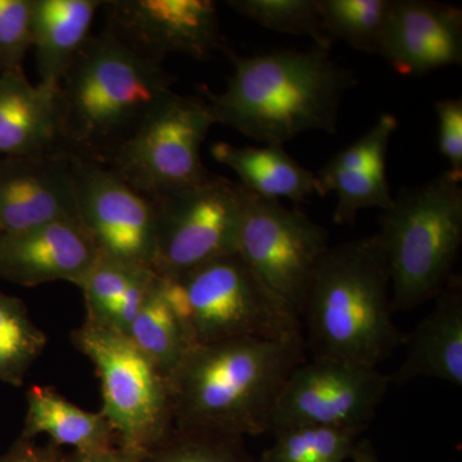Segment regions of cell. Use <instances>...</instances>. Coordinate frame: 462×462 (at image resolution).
I'll return each instance as SVG.
<instances>
[{
  "mask_svg": "<svg viewBox=\"0 0 462 462\" xmlns=\"http://www.w3.org/2000/svg\"><path fill=\"white\" fill-rule=\"evenodd\" d=\"M305 338H238L191 346L170 376L173 427L245 438L270 430Z\"/></svg>",
  "mask_w": 462,
  "mask_h": 462,
  "instance_id": "6da1fadb",
  "label": "cell"
},
{
  "mask_svg": "<svg viewBox=\"0 0 462 462\" xmlns=\"http://www.w3.org/2000/svg\"><path fill=\"white\" fill-rule=\"evenodd\" d=\"M226 54L234 66L226 89L206 90L203 97L216 125L276 145L306 132L337 133L340 102L356 78L331 60L329 51Z\"/></svg>",
  "mask_w": 462,
  "mask_h": 462,
  "instance_id": "7a4b0ae2",
  "label": "cell"
},
{
  "mask_svg": "<svg viewBox=\"0 0 462 462\" xmlns=\"http://www.w3.org/2000/svg\"><path fill=\"white\" fill-rule=\"evenodd\" d=\"M175 76L103 30L91 35L58 84L63 147L106 165L171 93Z\"/></svg>",
  "mask_w": 462,
  "mask_h": 462,
  "instance_id": "3957f363",
  "label": "cell"
},
{
  "mask_svg": "<svg viewBox=\"0 0 462 462\" xmlns=\"http://www.w3.org/2000/svg\"><path fill=\"white\" fill-rule=\"evenodd\" d=\"M392 311L391 276L378 236L329 247L302 312L312 358L378 369L403 342Z\"/></svg>",
  "mask_w": 462,
  "mask_h": 462,
  "instance_id": "277c9868",
  "label": "cell"
},
{
  "mask_svg": "<svg viewBox=\"0 0 462 462\" xmlns=\"http://www.w3.org/2000/svg\"><path fill=\"white\" fill-rule=\"evenodd\" d=\"M462 176L447 171L403 189L380 216L393 310L437 297L448 282L462 243Z\"/></svg>",
  "mask_w": 462,
  "mask_h": 462,
  "instance_id": "5b68a950",
  "label": "cell"
},
{
  "mask_svg": "<svg viewBox=\"0 0 462 462\" xmlns=\"http://www.w3.org/2000/svg\"><path fill=\"white\" fill-rule=\"evenodd\" d=\"M160 288L190 346L303 338L300 319L257 281L236 252L178 278H160Z\"/></svg>",
  "mask_w": 462,
  "mask_h": 462,
  "instance_id": "8992f818",
  "label": "cell"
},
{
  "mask_svg": "<svg viewBox=\"0 0 462 462\" xmlns=\"http://www.w3.org/2000/svg\"><path fill=\"white\" fill-rule=\"evenodd\" d=\"M100 380L102 409L117 447L141 458L173 428L170 380L124 333L85 319L72 331Z\"/></svg>",
  "mask_w": 462,
  "mask_h": 462,
  "instance_id": "52a82bcc",
  "label": "cell"
},
{
  "mask_svg": "<svg viewBox=\"0 0 462 462\" xmlns=\"http://www.w3.org/2000/svg\"><path fill=\"white\" fill-rule=\"evenodd\" d=\"M214 125L203 97L172 90L103 166L156 202L196 184L209 172L200 148Z\"/></svg>",
  "mask_w": 462,
  "mask_h": 462,
  "instance_id": "ba28073f",
  "label": "cell"
},
{
  "mask_svg": "<svg viewBox=\"0 0 462 462\" xmlns=\"http://www.w3.org/2000/svg\"><path fill=\"white\" fill-rule=\"evenodd\" d=\"M328 239V230L303 212L245 189L236 252L300 319Z\"/></svg>",
  "mask_w": 462,
  "mask_h": 462,
  "instance_id": "9c48e42d",
  "label": "cell"
},
{
  "mask_svg": "<svg viewBox=\"0 0 462 462\" xmlns=\"http://www.w3.org/2000/svg\"><path fill=\"white\" fill-rule=\"evenodd\" d=\"M245 189L209 171L190 187L153 202L157 209L158 278H178L207 263L236 254Z\"/></svg>",
  "mask_w": 462,
  "mask_h": 462,
  "instance_id": "30bf717a",
  "label": "cell"
},
{
  "mask_svg": "<svg viewBox=\"0 0 462 462\" xmlns=\"http://www.w3.org/2000/svg\"><path fill=\"white\" fill-rule=\"evenodd\" d=\"M391 382V376L375 367L330 358L306 360L288 376L269 431L276 434L300 427L364 430Z\"/></svg>",
  "mask_w": 462,
  "mask_h": 462,
  "instance_id": "8fae6325",
  "label": "cell"
},
{
  "mask_svg": "<svg viewBox=\"0 0 462 462\" xmlns=\"http://www.w3.org/2000/svg\"><path fill=\"white\" fill-rule=\"evenodd\" d=\"M76 214L99 257L153 270L156 205L100 163L74 158Z\"/></svg>",
  "mask_w": 462,
  "mask_h": 462,
  "instance_id": "7c38bea8",
  "label": "cell"
},
{
  "mask_svg": "<svg viewBox=\"0 0 462 462\" xmlns=\"http://www.w3.org/2000/svg\"><path fill=\"white\" fill-rule=\"evenodd\" d=\"M106 32L148 60L169 54L207 60L224 50L217 11L211 0H107Z\"/></svg>",
  "mask_w": 462,
  "mask_h": 462,
  "instance_id": "4fadbf2b",
  "label": "cell"
},
{
  "mask_svg": "<svg viewBox=\"0 0 462 462\" xmlns=\"http://www.w3.org/2000/svg\"><path fill=\"white\" fill-rule=\"evenodd\" d=\"M78 221L74 157L0 156V233Z\"/></svg>",
  "mask_w": 462,
  "mask_h": 462,
  "instance_id": "5bb4252c",
  "label": "cell"
},
{
  "mask_svg": "<svg viewBox=\"0 0 462 462\" xmlns=\"http://www.w3.org/2000/svg\"><path fill=\"white\" fill-rule=\"evenodd\" d=\"M379 54L398 74L412 78L461 65V9L428 0H393Z\"/></svg>",
  "mask_w": 462,
  "mask_h": 462,
  "instance_id": "9a60e30c",
  "label": "cell"
},
{
  "mask_svg": "<svg viewBox=\"0 0 462 462\" xmlns=\"http://www.w3.org/2000/svg\"><path fill=\"white\" fill-rule=\"evenodd\" d=\"M97 258L96 248L78 221L0 233V281L20 287L56 282L79 287Z\"/></svg>",
  "mask_w": 462,
  "mask_h": 462,
  "instance_id": "2e32d148",
  "label": "cell"
},
{
  "mask_svg": "<svg viewBox=\"0 0 462 462\" xmlns=\"http://www.w3.org/2000/svg\"><path fill=\"white\" fill-rule=\"evenodd\" d=\"M396 116L383 114L357 142L334 154L318 175L325 196L337 194L334 223L352 224L363 209L385 211L393 203L387 179V152L397 132Z\"/></svg>",
  "mask_w": 462,
  "mask_h": 462,
  "instance_id": "e0dca14e",
  "label": "cell"
},
{
  "mask_svg": "<svg viewBox=\"0 0 462 462\" xmlns=\"http://www.w3.org/2000/svg\"><path fill=\"white\" fill-rule=\"evenodd\" d=\"M66 153L58 85L30 83L21 69L0 72V156Z\"/></svg>",
  "mask_w": 462,
  "mask_h": 462,
  "instance_id": "ac0fdd59",
  "label": "cell"
},
{
  "mask_svg": "<svg viewBox=\"0 0 462 462\" xmlns=\"http://www.w3.org/2000/svg\"><path fill=\"white\" fill-rule=\"evenodd\" d=\"M418 378L462 385V284L457 276H452L410 336L403 363L392 380L406 384Z\"/></svg>",
  "mask_w": 462,
  "mask_h": 462,
  "instance_id": "d6986e66",
  "label": "cell"
},
{
  "mask_svg": "<svg viewBox=\"0 0 462 462\" xmlns=\"http://www.w3.org/2000/svg\"><path fill=\"white\" fill-rule=\"evenodd\" d=\"M103 0H32V48L39 83L58 85L89 41Z\"/></svg>",
  "mask_w": 462,
  "mask_h": 462,
  "instance_id": "ffe728a7",
  "label": "cell"
},
{
  "mask_svg": "<svg viewBox=\"0 0 462 462\" xmlns=\"http://www.w3.org/2000/svg\"><path fill=\"white\" fill-rule=\"evenodd\" d=\"M212 157L238 175L239 184L264 199H288L296 203L309 197H325L316 173L289 156L282 145L236 147L229 143H216Z\"/></svg>",
  "mask_w": 462,
  "mask_h": 462,
  "instance_id": "44dd1931",
  "label": "cell"
},
{
  "mask_svg": "<svg viewBox=\"0 0 462 462\" xmlns=\"http://www.w3.org/2000/svg\"><path fill=\"white\" fill-rule=\"evenodd\" d=\"M158 282L160 278L149 267L98 256L79 285L87 310L85 319L125 334Z\"/></svg>",
  "mask_w": 462,
  "mask_h": 462,
  "instance_id": "7402d4cb",
  "label": "cell"
},
{
  "mask_svg": "<svg viewBox=\"0 0 462 462\" xmlns=\"http://www.w3.org/2000/svg\"><path fill=\"white\" fill-rule=\"evenodd\" d=\"M27 410L21 437H50L54 445L69 446L76 452L107 451L117 445L111 424L102 412L85 411L56 389L32 384L26 393Z\"/></svg>",
  "mask_w": 462,
  "mask_h": 462,
  "instance_id": "603a6c76",
  "label": "cell"
},
{
  "mask_svg": "<svg viewBox=\"0 0 462 462\" xmlns=\"http://www.w3.org/2000/svg\"><path fill=\"white\" fill-rule=\"evenodd\" d=\"M125 336L169 380L190 348L180 322L161 293L160 282Z\"/></svg>",
  "mask_w": 462,
  "mask_h": 462,
  "instance_id": "cb8c5ba5",
  "label": "cell"
},
{
  "mask_svg": "<svg viewBox=\"0 0 462 462\" xmlns=\"http://www.w3.org/2000/svg\"><path fill=\"white\" fill-rule=\"evenodd\" d=\"M47 345L26 303L0 289V383L21 387Z\"/></svg>",
  "mask_w": 462,
  "mask_h": 462,
  "instance_id": "d4e9b609",
  "label": "cell"
},
{
  "mask_svg": "<svg viewBox=\"0 0 462 462\" xmlns=\"http://www.w3.org/2000/svg\"><path fill=\"white\" fill-rule=\"evenodd\" d=\"M393 0H316L325 30L331 38L355 50L378 53Z\"/></svg>",
  "mask_w": 462,
  "mask_h": 462,
  "instance_id": "484cf974",
  "label": "cell"
},
{
  "mask_svg": "<svg viewBox=\"0 0 462 462\" xmlns=\"http://www.w3.org/2000/svg\"><path fill=\"white\" fill-rule=\"evenodd\" d=\"M363 430L300 427L279 431L263 462H345L354 454Z\"/></svg>",
  "mask_w": 462,
  "mask_h": 462,
  "instance_id": "4316f807",
  "label": "cell"
},
{
  "mask_svg": "<svg viewBox=\"0 0 462 462\" xmlns=\"http://www.w3.org/2000/svg\"><path fill=\"white\" fill-rule=\"evenodd\" d=\"M230 8L272 32L306 36L329 51L333 38L325 30L316 0H230Z\"/></svg>",
  "mask_w": 462,
  "mask_h": 462,
  "instance_id": "83f0119b",
  "label": "cell"
},
{
  "mask_svg": "<svg viewBox=\"0 0 462 462\" xmlns=\"http://www.w3.org/2000/svg\"><path fill=\"white\" fill-rule=\"evenodd\" d=\"M139 462H254L243 438L173 427Z\"/></svg>",
  "mask_w": 462,
  "mask_h": 462,
  "instance_id": "f1b7e54d",
  "label": "cell"
},
{
  "mask_svg": "<svg viewBox=\"0 0 462 462\" xmlns=\"http://www.w3.org/2000/svg\"><path fill=\"white\" fill-rule=\"evenodd\" d=\"M32 48V0H0V72L23 69Z\"/></svg>",
  "mask_w": 462,
  "mask_h": 462,
  "instance_id": "f546056e",
  "label": "cell"
},
{
  "mask_svg": "<svg viewBox=\"0 0 462 462\" xmlns=\"http://www.w3.org/2000/svg\"><path fill=\"white\" fill-rule=\"evenodd\" d=\"M438 148L448 161L449 171L462 176V99L438 100Z\"/></svg>",
  "mask_w": 462,
  "mask_h": 462,
  "instance_id": "4dcf8cb0",
  "label": "cell"
},
{
  "mask_svg": "<svg viewBox=\"0 0 462 462\" xmlns=\"http://www.w3.org/2000/svg\"><path fill=\"white\" fill-rule=\"evenodd\" d=\"M62 452L60 447L48 442L38 445L35 439L20 436L7 451L0 456V462H60Z\"/></svg>",
  "mask_w": 462,
  "mask_h": 462,
  "instance_id": "1f68e13d",
  "label": "cell"
},
{
  "mask_svg": "<svg viewBox=\"0 0 462 462\" xmlns=\"http://www.w3.org/2000/svg\"><path fill=\"white\" fill-rule=\"evenodd\" d=\"M60 462H139V458L126 454L116 446L107 451L90 452V454L74 451L69 455H62Z\"/></svg>",
  "mask_w": 462,
  "mask_h": 462,
  "instance_id": "d6a6232c",
  "label": "cell"
},
{
  "mask_svg": "<svg viewBox=\"0 0 462 462\" xmlns=\"http://www.w3.org/2000/svg\"><path fill=\"white\" fill-rule=\"evenodd\" d=\"M351 458L354 462H379L372 445L367 440L357 442Z\"/></svg>",
  "mask_w": 462,
  "mask_h": 462,
  "instance_id": "836d02e7",
  "label": "cell"
}]
</instances>
